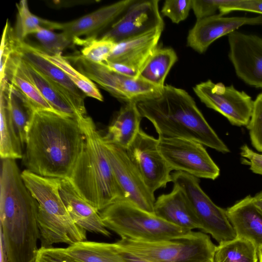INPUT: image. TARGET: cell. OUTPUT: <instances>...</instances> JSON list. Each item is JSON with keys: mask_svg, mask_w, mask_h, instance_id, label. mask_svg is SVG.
I'll use <instances>...</instances> for the list:
<instances>
[{"mask_svg": "<svg viewBox=\"0 0 262 262\" xmlns=\"http://www.w3.org/2000/svg\"><path fill=\"white\" fill-rule=\"evenodd\" d=\"M84 142L78 118L54 111L36 110L27 135L24 165L42 177L68 179Z\"/></svg>", "mask_w": 262, "mask_h": 262, "instance_id": "cell-1", "label": "cell"}, {"mask_svg": "<svg viewBox=\"0 0 262 262\" xmlns=\"http://www.w3.org/2000/svg\"><path fill=\"white\" fill-rule=\"evenodd\" d=\"M38 204L26 187L15 160L2 159L0 177L1 231L10 262H34L40 239Z\"/></svg>", "mask_w": 262, "mask_h": 262, "instance_id": "cell-2", "label": "cell"}, {"mask_svg": "<svg viewBox=\"0 0 262 262\" xmlns=\"http://www.w3.org/2000/svg\"><path fill=\"white\" fill-rule=\"evenodd\" d=\"M137 106L142 118L152 124L159 137L188 139L223 154L230 152L193 98L183 89L165 85L160 96L139 102Z\"/></svg>", "mask_w": 262, "mask_h": 262, "instance_id": "cell-3", "label": "cell"}, {"mask_svg": "<svg viewBox=\"0 0 262 262\" xmlns=\"http://www.w3.org/2000/svg\"><path fill=\"white\" fill-rule=\"evenodd\" d=\"M85 136L82 150L68 179L76 191L99 212L125 196L106 156L102 136L93 119L78 118Z\"/></svg>", "mask_w": 262, "mask_h": 262, "instance_id": "cell-4", "label": "cell"}, {"mask_svg": "<svg viewBox=\"0 0 262 262\" xmlns=\"http://www.w3.org/2000/svg\"><path fill=\"white\" fill-rule=\"evenodd\" d=\"M22 179L38 204L37 220L41 247L84 241L86 231L72 220L60 196V179L44 177L26 169Z\"/></svg>", "mask_w": 262, "mask_h": 262, "instance_id": "cell-5", "label": "cell"}, {"mask_svg": "<svg viewBox=\"0 0 262 262\" xmlns=\"http://www.w3.org/2000/svg\"><path fill=\"white\" fill-rule=\"evenodd\" d=\"M99 213L105 227L121 238L156 241L177 238L191 231L168 223L125 200L110 205Z\"/></svg>", "mask_w": 262, "mask_h": 262, "instance_id": "cell-6", "label": "cell"}, {"mask_svg": "<svg viewBox=\"0 0 262 262\" xmlns=\"http://www.w3.org/2000/svg\"><path fill=\"white\" fill-rule=\"evenodd\" d=\"M115 243L150 262H213L216 248L207 234L192 231L169 239L143 241L121 238Z\"/></svg>", "mask_w": 262, "mask_h": 262, "instance_id": "cell-7", "label": "cell"}, {"mask_svg": "<svg viewBox=\"0 0 262 262\" xmlns=\"http://www.w3.org/2000/svg\"><path fill=\"white\" fill-rule=\"evenodd\" d=\"M78 71L125 103L151 99L160 96L163 88L154 85L141 77L134 78L118 73L104 63L92 62L81 54L66 57Z\"/></svg>", "mask_w": 262, "mask_h": 262, "instance_id": "cell-8", "label": "cell"}, {"mask_svg": "<svg viewBox=\"0 0 262 262\" xmlns=\"http://www.w3.org/2000/svg\"><path fill=\"white\" fill-rule=\"evenodd\" d=\"M172 182L188 200L201 226L219 244L234 239L236 234L226 210L215 204L201 188L198 178L180 171L172 173Z\"/></svg>", "mask_w": 262, "mask_h": 262, "instance_id": "cell-9", "label": "cell"}, {"mask_svg": "<svg viewBox=\"0 0 262 262\" xmlns=\"http://www.w3.org/2000/svg\"><path fill=\"white\" fill-rule=\"evenodd\" d=\"M158 149L172 170L214 180L220 169L201 143L188 139L159 137Z\"/></svg>", "mask_w": 262, "mask_h": 262, "instance_id": "cell-10", "label": "cell"}, {"mask_svg": "<svg viewBox=\"0 0 262 262\" xmlns=\"http://www.w3.org/2000/svg\"><path fill=\"white\" fill-rule=\"evenodd\" d=\"M193 90L202 103L220 113L232 125L247 126L248 124L254 101L244 91L232 85L214 83L211 80L196 84Z\"/></svg>", "mask_w": 262, "mask_h": 262, "instance_id": "cell-11", "label": "cell"}, {"mask_svg": "<svg viewBox=\"0 0 262 262\" xmlns=\"http://www.w3.org/2000/svg\"><path fill=\"white\" fill-rule=\"evenodd\" d=\"M103 144L117 181L125 194V200L155 214L154 194L146 186L126 149L103 141Z\"/></svg>", "mask_w": 262, "mask_h": 262, "instance_id": "cell-12", "label": "cell"}, {"mask_svg": "<svg viewBox=\"0 0 262 262\" xmlns=\"http://www.w3.org/2000/svg\"><path fill=\"white\" fill-rule=\"evenodd\" d=\"M158 139L141 128L126 149L127 152L146 186L154 194L172 182L171 169L161 154Z\"/></svg>", "mask_w": 262, "mask_h": 262, "instance_id": "cell-13", "label": "cell"}, {"mask_svg": "<svg viewBox=\"0 0 262 262\" xmlns=\"http://www.w3.org/2000/svg\"><path fill=\"white\" fill-rule=\"evenodd\" d=\"M229 58L237 76L262 89V37L235 31L228 34Z\"/></svg>", "mask_w": 262, "mask_h": 262, "instance_id": "cell-14", "label": "cell"}, {"mask_svg": "<svg viewBox=\"0 0 262 262\" xmlns=\"http://www.w3.org/2000/svg\"><path fill=\"white\" fill-rule=\"evenodd\" d=\"M159 2V0H135L101 37L117 43L155 28L164 27Z\"/></svg>", "mask_w": 262, "mask_h": 262, "instance_id": "cell-15", "label": "cell"}, {"mask_svg": "<svg viewBox=\"0 0 262 262\" xmlns=\"http://www.w3.org/2000/svg\"><path fill=\"white\" fill-rule=\"evenodd\" d=\"M13 54L29 63L53 81L79 117L86 116L84 105L86 95L72 82L62 70L45 57L38 48L16 36Z\"/></svg>", "mask_w": 262, "mask_h": 262, "instance_id": "cell-16", "label": "cell"}, {"mask_svg": "<svg viewBox=\"0 0 262 262\" xmlns=\"http://www.w3.org/2000/svg\"><path fill=\"white\" fill-rule=\"evenodd\" d=\"M244 25L262 26V16L227 17L216 14L198 19L188 32L187 46L199 53H203L217 39Z\"/></svg>", "mask_w": 262, "mask_h": 262, "instance_id": "cell-17", "label": "cell"}, {"mask_svg": "<svg viewBox=\"0 0 262 262\" xmlns=\"http://www.w3.org/2000/svg\"><path fill=\"white\" fill-rule=\"evenodd\" d=\"M135 0H124L101 7L90 13L66 23H54L53 30L67 34L73 43L81 37L84 39L96 38L98 33L122 15Z\"/></svg>", "mask_w": 262, "mask_h": 262, "instance_id": "cell-18", "label": "cell"}, {"mask_svg": "<svg viewBox=\"0 0 262 262\" xmlns=\"http://www.w3.org/2000/svg\"><path fill=\"white\" fill-rule=\"evenodd\" d=\"M164 27H158L142 34L116 43L107 61L121 64L140 74L158 48Z\"/></svg>", "mask_w": 262, "mask_h": 262, "instance_id": "cell-19", "label": "cell"}, {"mask_svg": "<svg viewBox=\"0 0 262 262\" xmlns=\"http://www.w3.org/2000/svg\"><path fill=\"white\" fill-rule=\"evenodd\" d=\"M59 191L69 213L77 226L85 231L106 236L111 235L99 212L80 196L68 179H60Z\"/></svg>", "mask_w": 262, "mask_h": 262, "instance_id": "cell-20", "label": "cell"}, {"mask_svg": "<svg viewBox=\"0 0 262 262\" xmlns=\"http://www.w3.org/2000/svg\"><path fill=\"white\" fill-rule=\"evenodd\" d=\"M228 219L237 237L252 242L257 248L262 247V210L248 195L226 210Z\"/></svg>", "mask_w": 262, "mask_h": 262, "instance_id": "cell-21", "label": "cell"}, {"mask_svg": "<svg viewBox=\"0 0 262 262\" xmlns=\"http://www.w3.org/2000/svg\"><path fill=\"white\" fill-rule=\"evenodd\" d=\"M154 213L168 223L189 231L201 229L188 200L176 186H173L170 192L161 194L157 198L154 204Z\"/></svg>", "mask_w": 262, "mask_h": 262, "instance_id": "cell-22", "label": "cell"}, {"mask_svg": "<svg viewBox=\"0 0 262 262\" xmlns=\"http://www.w3.org/2000/svg\"><path fill=\"white\" fill-rule=\"evenodd\" d=\"M12 57L25 76L56 112L63 116L79 118L53 81L17 55L13 54Z\"/></svg>", "mask_w": 262, "mask_h": 262, "instance_id": "cell-23", "label": "cell"}, {"mask_svg": "<svg viewBox=\"0 0 262 262\" xmlns=\"http://www.w3.org/2000/svg\"><path fill=\"white\" fill-rule=\"evenodd\" d=\"M142 116L137 103L129 102L121 107L102 136L104 142L127 149L139 130Z\"/></svg>", "mask_w": 262, "mask_h": 262, "instance_id": "cell-24", "label": "cell"}, {"mask_svg": "<svg viewBox=\"0 0 262 262\" xmlns=\"http://www.w3.org/2000/svg\"><path fill=\"white\" fill-rule=\"evenodd\" d=\"M1 92L7 100L23 147L27 141L31 120L35 110L26 97L6 79L1 81Z\"/></svg>", "mask_w": 262, "mask_h": 262, "instance_id": "cell-25", "label": "cell"}, {"mask_svg": "<svg viewBox=\"0 0 262 262\" xmlns=\"http://www.w3.org/2000/svg\"><path fill=\"white\" fill-rule=\"evenodd\" d=\"M61 248L79 262H123L115 243L84 241Z\"/></svg>", "mask_w": 262, "mask_h": 262, "instance_id": "cell-26", "label": "cell"}, {"mask_svg": "<svg viewBox=\"0 0 262 262\" xmlns=\"http://www.w3.org/2000/svg\"><path fill=\"white\" fill-rule=\"evenodd\" d=\"M0 155L2 159L23 158L21 143L7 100L0 93Z\"/></svg>", "mask_w": 262, "mask_h": 262, "instance_id": "cell-27", "label": "cell"}, {"mask_svg": "<svg viewBox=\"0 0 262 262\" xmlns=\"http://www.w3.org/2000/svg\"><path fill=\"white\" fill-rule=\"evenodd\" d=\"M177 60V55L172 48L158 47L142 69L140 77L163 88L169 72Z\"/></svg>", "mask_w": 262, "mask_h": 262, "instance_id": "cell-28", "label": "cell"}, {"mask_svg": "<svg viewBox=\"0 0 262 262\" xmlns=\"http://www.w3.org/2000/svg\"><path fill=\"white\" fill-rule=\"evenodd\" d=\"M258 250L251 241L244 238L219 244L216 246L213 262H257Z\"/></svg>", "mask_w": 262, "mask_h": 262, "instance_id": "cell-29", "label": "cell"}, {"mask_svg": "<svg viewBox=\"0 0 262 262\" xmlns=\"http://www.w3.org/2000/svg\"><path fill=\"white\" fill-rule=\"evenodd\" d=\"M5 79L26 97L35 110L55 111L42 97L35 85L23 74L12 56L7 66Z\"/></svg>", "mask_w": 262, "mask_h": 262, "instance_id": "cell-30", "label": "cell"}, {"mask_svg": "<svg viewBox=\"0 0 262 262\" xmlns=\"http://www.w3.org/2000/svg\"><path fill=\"white\" fill-rule=\"evenodd\" d=\"M40 53L47 59L62 70L72 82L86 96L99 101L103 100V96L95 83L84 74L75 69L62 55L50 56L39 48Z\"/></svg>", "mask_w": 262, "mask_h": 262, "instance_id": "cell-31", "label": "cell"}, {"mask_svg": "<svg viewBox=\"0 0 262 262\" xmlns=\"http://www.w3.org/2000/svg\"><path fill=\"white\" fill-rule=\"evenodd\" d=\"M16 7L17 14L14 32L18 39L24 40L28 35L34 34L42 28H47L48 20L32 13L26 0L20 1Z\"/></svg>", "mask_w": 262, "mask_h": 262, "instance_id": "cell-32", "label": "cell"}, {"mask_svg": "<svg viewBox=\"0 0 262 262\" xmlns=\"http://www.w3.org/2000/svg\"><path fill=\"white\" fill-rule=\"evenodd\" d=\"M76 44L83 46L81 55L95 63H103L108 60L116 43L104 37L90 39H79Z\"/></svg>", "mask_w": 262, "mask_h": 262, "instance_id": "cell-33", "label": "cell"}, {"mask_svg": "<svg viewBox=\"0 0 262 262\" xmlns=\"http://www.w3.org/2000/svg\"><path fill=\"white\" fill-rule=\"evenodd\" d=\"M34 35L40 43L42 50L50 56L61 55L62 51L73 43V40L66 33H56L44 28Z\"/></svg>", "mask_w": 262, "mask_h": 262, "instance_id": "cell-34", "label": "cell"}, {"mask_svg": "<svg viewBox=\"0 0 262 262\" xmlns=\"http://www.w3.org/2000/svg\"><path fill=\"white\" fill-rule=\"evenodd\" d=\"M247 127L253 147L262 152V92L254 100L251 117Z\"/></svg>", "mask_w": 262, "mask_h": 262, "instance_id": "cell-35", "label": "cell"}, {"mask_svg": "<svg viewBox=\"0 0 262 262\" xmlns=\"http://www.w3.org/2000/svg\"><path fill=\"white\" fill-rule=\"evenodd\" d=\"M16 35L14 30L11 27L7 20L4 29L1 48L0 74L1 81L5 78L7 66L11 56L14 52Z\"/></svg>", "mask_w": 262, "mask_h": 262, "instance_id": "cell-36", "label": "cell"}, {"mask_svg": "<svg viewBox=\"0 0 262 262\" xmlns=\"http://www.w3.org/2000/svg\"><path fill=\"white\" fill-rule=\"evenodd\" d=\"M192 9V0H166L161 10L162 14L173 23L185 20Z\"/></svg>", "mask_w": 262, "mask_h": 262, "instance_id": "cell-37", "label": "cell"}, {"mask_svg": "<svg viewBox=\"0 0 262 262\" xmlns=\"http://www.w3.org/2000/svg\"><path fill=\"white\" fill-rule=\"evenodd\" d=\"M233 0H192V9L197 20L214 15L220 7Z\"/></svg>", "mask_w": 262, "mask_h": 262, "instance_id": "cell-38", "label": "cell"}, {"mask_svg": "<svg viewBox=\"0 0 262 262\" xmlns=\"http://www.w3.org/2000/svg\"><path fill=\"white\" fill-rule=\"evenodd\" d=\"M34 262H79L64 252L61 248L40 247Z\"/></svg>", "mask_w": 262, "mask_h": 262, "instance_id": "cell-39", "label": "cell"}, {"mask_svg": "<svg viewBox=\"0 0 262 262\" xmlns=\"http://www.w3.org/2000/svg\"><path fill=\"white\" fill-rule=\"evenodd\" d=\"M234 11L262 14V0H233L231 4L222 6L219 9L220 14L223 15Z\"/></svg>", "mask_w": 262, "mask_h": 262, "instance_id": "cell-40", "label": "cell"}, {"mask_svg": "<svg viewBox=\"0 0 262 262\" xmlns=\"http://www.w3.org/2000/svg\"><path fill=\"white\" fill-rule=\"evenodd\" d=\"M242 163L250 166V169L256 174L262 175V154L255 152L247 144L240 148Z\"/></svg>", "mask_w": 262, "mask_h": 262, "instance_id": "cell-41", "label": "cell"}, {"mask_svg": "<svg viewBox=\"0 0 262 262\" xmlns=\"http://www.w3.org/2000/svg\"><path fill=\"white\" fill-rule=\"evenodd\" d=\"M115 244L123 262H150L134 253L121 248L115 243Z\"/></svg>", "mask_w": 262, "mask_h": 262, "instance_id": "cell-42", "label": "cell"}, {"mask_svg": "<svg viewBox=\"0 0 262 262\" xmlns=\"http://www.w3.org/2000/svg\"><path fill=\"white\" fill-rule=\"evenodd\" d=\"M0 239H1V246H0V262H10L9 256L7 246L4 239V236L1 232H0Z\"/></svg>", "mask_w": 262, "mask_h": 262, "instance_id": "cell-43", "label": "cell"}, {"mask_svg": "<svg viewBox=\"0 0 262 262\" xmlns=\"http://www.w3.org/2000/svg\"><path fill=\"white\" fill-rule=\"evenodd\" d=\"M254 204L262 210V190L253 196Z\"/></svg>", "mask_w": 262, "mask_h": 262, "instance_id": "cell-44", "label": "cell"}, {"mask_svg": "<svg viewBox=\"0 0 262 262\" xmlns=\"http://www.w3.org/2000/svg\"><path fill=\"white\" fill-rule=\"evenodd\" d=\"M257 250L259 262H262V247H259Z\"/></svg>", "mask_w": 262, "mask_h": 262, "instance_id": "cell-45", "label": "cell"}]
</instances>
